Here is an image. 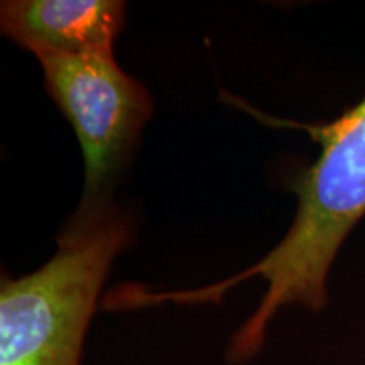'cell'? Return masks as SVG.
<instances>
[{"instance_id":"obj_2","label":"cell","mask_w":365,"mask_h":365,"mask_svg":"<svg viewBox=\"0 0 365 365\" xmlns=\"http://www.w3.org/2000/svg\"><path fill=\"white\" fill-rule=\"evenodd\" d=\"M130 223L115 210L71 223L33 274L0 281V365H81L91 317Z\"/></svg>"},{"instance_id":"obj_4","label":"cell","mask_w":365,"mask_h":365,"mask_svg":"<svg viewBox=\"0 0 365 365\" xmlns=\"http://www.w3.org/2000/svg\"><path fill=\"white\" fill-rule=\"evenodd\" d=\"M125 24L120 0H7L2 33L36 56L113 53Z\"/></svg>"},{"instance_id":"obj_3","label":"cell","mask_w":365,"mask_h":365,"mask_svg":"<svg viewBox=\"0 0 365 365\" xmlns=\"http://www.w3.org/2000/svg\"><path fill=\"white\" fill-rule=\"evenodd\" d=\"M38 59L46 90L71 122L83 150L85 191L71 222H90L108 210V193L153 113V100L117 65L113 53Z\"/></svg>"},{"instance_id":"obj_1","label":"cell","mask_w":365,"mask_h":365,"mask_svg":"<svg viewBox=\"0 0 365 365\" xmlns=\"http://www.w3.org/2000/svg\"><path fill=\"white\" fill-rule=\"evenodd\" d=\"M279 124L307 130L322 149L317 161L291 181V190L298 195V212L284 239L262 261L225 281L171 293H150L139 286L132 294L135 308L220 303L239 282L262 277L266 293L227 349V360L234 365L261 352L269 325L284 307L299 304L312 312L325 307L328 271L346 235L365 215V97L330 124Z\"/></svg>"}]
</instances>
